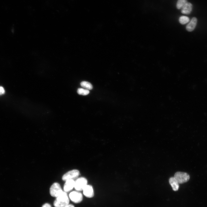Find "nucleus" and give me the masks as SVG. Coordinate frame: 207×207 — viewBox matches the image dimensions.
I'll use <instances>...</instances> for the list:
<instances>
[{
    "label": "nucleus",
    "mask_w": 207,
    "mask_h": 207,
    "mask_svg": "<svg viewBox=\"0 0 207 207\" xmlns=\"http://www.w3.org/2000/svg\"><path fill=\"white\" fill-rule=\"evenodd\" d=\"M192 5L190 3L187 2L181 8V12L183 14H190L192 10Z\"/></svg>",
    "instance_id": "obj_10"
},
{
    "label": "nucleus",
    "mask_w": 207,
    "mask_h": 207,
    "mask_svg": "<svg viewBox=\"0 0 207 207\" xmlns=\"http://www.w3.org/2000/svg\"><path fill=\"white\" fill-rule=\"evenodd\" d=\"M79 172L77 170L74 169L69 171L65 174L63 176L62 179L64 181L72 179L78 177Z\"/></svg>",
    "instance_id": "obj_6"
},
{
    "label": "nucleus",
    "mask_w": 207,
    "mask_h": 207,
    "mask_svg": "<svg viewBox=\"0 0 207 207\" xmlns=\"http://www.w3.org/2000/svg\"><path fill=\"white\" fill-rule=\"evenodd\" d=\"M179 22L182 24H185L188 23L189 21V18L187 16H182L179 19Z\"/></svg>",
    "instance_id": "obj_13"
},
{
    "label": "nucleus",
    "mask_w": 207,
    "mask_h": 207,
    "mask_svg": "<svg viewBox=\"0 0 207 207\" xmlns=\"http://www.w3.org/2000/svg\"><path fill=\"white\" fill-rule=\"evenodd\" d=\"M5 93V90L3 88L0 86V95L3 94Z\"/></svg>",
    "instance_id": "obj_16"
},
{
    "label": "nucleus",
    "mask_w": 207,
    "mask_h": 207,
    "mask_svg": "<svg viewBox=\"0 0 207 207\" xmlns=\"http://www.w3.org/2000/svg\"><path fill=\"white\" fill-rule=\"evenodd\" d=\"M169 183L174 191L178 190L179 188V183L174 177H170L169 180Z\"/></svg>",
    "instance_id": "obj_11"
},
{
    "label": "nucleus",
    "mask_w": 207,
    "mask_h": 207,
    "mask_svg": "<svg viewBox=\"0 0 207 207\" xmlns=\"http://www.w3.org/2000/svg\"><path fill=\"white\" fill-rule=\"evenodd\" d=\"M69 200L67 193L63 191L58 196L56 197L53 202L55 207H64L69 204Z\"/></svg>",
    "instance_id": "obj_1"
},
{
    "label": "nucleus",
    "mask_w": 207,
    "mask_h": 207,
    "mask_svg": "<svg viewBox=\"0 0 207 207\" xmlns=\"http://www.w3.org/2000/svg\"><path fill=\"white\" fill-rule=\"evenodd\" d=\"M77 92L79 95H87L89 93V91L88 89L81 88H78L77 90Z\"/></svg>",
    "instance_id": "obj_15"
},
{
    "label": "nucleus",
    "mask_w": 207,
    "mask_h": 207,
    "mask_svg": "<svg viewBox=\"0 0 207 207\" xmlns=\"http://www.w3.org/2000/svg\"><path fill=\"white\" fill-rule=\"evenodd\" d=\"M64 207H74V206L72 204H68Z\"/></svg>",
    "instance_id": "obj_18"
},
{
    "label": "nucleus",
    "mask_w": 207,
    "mask_h": 207,
    "mask_svg": "<svg viewBox=\"0 0 207 207\" xmlns=\"http://www.w3.org/2000/svg\"><path fill=\"white\" fill-rule=\"evenodd\" d=\"M174 177L179 184H182L188 181L189 179V175L185 172H177L175 173Z\"/></svg>",
    "instance_id": "obj_2"
},
{
    "label": "nucleus",
    "mask_w": 207,
    "mask_h": 207,
    "mask_svg": "<svg viewBox=\"0 0 207 207\" xmlns=\"http://www.w3.org/2000/svg\"><path fill=\"white\" fill-rule=\"evenodd\" d=\"M81 86L88 90H91L93 89V86L90 83L86 81H83L80 83Z\"/></svg>",
    "instance_id": "obj_12"
},
{
    "label": "nucleus",
    "mask_w": 207,
    "mask_h": 207,
    "mask_svg": "<svg viewBox=\"0 0 207 207\" xmlns=\"http://www.w3.org/2000/svg\"><path fill=\"white\" fill-rule=\"evenodd\" d=\"M41 207H51V206L49 204L46 203L43 204Z\"/></svg>",
    "instance_id": "obj_17"
},
{
    "label": "nucleus",
    "mask_w": 207,
    "mask_h": 207,
    "mask_svg": "<svg viewBox=\"0 0 207 207\" xmlns=\"http://www.w3.org/2000/svg\"><path fill=\"white\" fill-rule=\"evenodd\" d=\"M187 2V0H178L176 4L177 8L178 9H181Z\"/></svg>",
    "instance_id": "obj_14"
},
{
    "label": "nucleus",
    "mask_w": 207,
    "mask_h": 207,
    "mask_svg": "<svg viewBox=\"0 0 207 207\" xmlns=\"http://www.w3.org/2000/svg\"><path fill=\"white\" fill-rule=\"evenodd\" d=\"M197 21V20L196 18H193L186 26L187 30L189 32L193 30L196 26Z\"/></svg>",
    "instance_id": "obj_9"
},
{
    "label": "nucleus",
    "mask_w": 207,
    "mask_h": 207,
    "mask_svg": "<svg viewBox=\"0 0 207 207\" xmlns=\"http://www.w3.org/2000/svg\"><path fill=\"white\" fill-rule=\"evenodd\" d=\"M84 195L87 198H91L94 196V192L93 187L90 185H87L83 190Z\"/></svg>",
    "instance_id": "obj_7"
},
{
    "label": "nucleus",
    "mask_w": 207,
    "mask_h": 207,
    "mask_svg": "<svg viewBox=\"0 0 207 207\" xmlns=\"http://www.w3.org/2000/svg\"><path fill=\"white\" fill-rule=\"evenodd\" d=\"M69 197L71 200L75 203L80 202L83 199L82 194L77 191L71 192L69 195Z\"/></svg>",
    "instance_id": "obj_5"
},
{
    "label": "nucleus",
    "mask_w": 207,
    "mask_h": 207,
    "mask_svg": "<svg viewBox=\"0 0 207 207\" xmlns=\"http://www.w3.org/2000/svg\"><path fill=\"white\" fill-rule=\"evenodd\" d=\"M87 179L83 177L78 179L75 181L74 188L77 191L83 190L84 188L87 185Z\"/></svg>",
    "instance_id": "obj_4"
},
{
    "label": "nucleus",
    "mask_w": 207,
    "mask_h": 207,
    "mask_svg": "<svg viewBox=\"0 0 207 207\" xmlns=\"http://www.w3.org/2000/svg\"><path fill=\"white\" fill-rule=\"evenodd\" d=\"M63 191L60 185L57 183H53L50 188V193L53 197H57Z\"/></svg>",
    "instance_id": "obj_3"
},
{
    "label": "nucleus",
    "mask_w": 207,
    "mask_h": 207,
    "mask_svg": "<svg viewBox=\"0 0 207 207\" xmlns=\"http://www.w3.org/2000/svg\"><path fill=\"white\" fill-rule=\"evenodd\" d=\"M74 183L75 181L73 179L66 180L64 186V191L67 192L71 190L74 187Z\"/></svg>",
    "instance_id": "obj_8"
}]
</instances>
